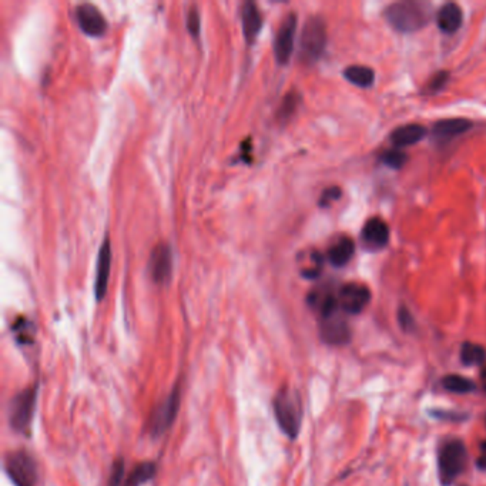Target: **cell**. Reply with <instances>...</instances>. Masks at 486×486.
<instances>
[{"instance_id": "6da1fadb", "label": "cell", "mask_w": 486, "mask_h": 486, "mask_svg": "<svg viewBox=\"0 0 486 486\" xmlns=\"http://www.w3.org/2000/svg\"><path fill=\"white\" fill-rule=\"evenodd\" d=\"M272 409L280 430L290 439H297L302 423V402L298 392L284 385L272 400Z\"/></svg>"}, {"instance_id": "7a4b0ae2", "label": "cell", "mask_w": 486, "mask_h": 486, "mask_svg": "<svg viewBox=\"0 0 486 486\" xmlns=\"http://www.w3.org/2000/svg\"><path fill=\"white\" fill-rule=\"evenodd\" d=\"M385 19L398 32L414 33L428 23L430 15L416 2H400L385 9Z\"/></svg>"}, {"instance_id": "3957f363", "label": "cell", "mask_w": 486, "mask_h": 486, "mask_svg": "<svg viewBox=\"0 0 486 486\" xmlns=\"http://www.w3.org/2000/svg\"><path fill=\"white\" fill-rule=\"evenodd\" d=\"M467 465V448L461 439L446 441L438 453V471L442 486H450Z\"/></svg>"}, {"instance_id": "277c9868", "label": "cell", "mask_w": 486, "mask_h": 486, "mask_svg": "<svg viewBox=\"0 0 486 486\" xmlns=\"http://www.w3.org/2000/svg\"><path fill=\"white\" fill-rule=\"evenodd\" d=\"M327 45V27L321 17H310L302 27L299 39V58L313 65L321 57Z\"/></svg>"}, {"instance_id": "5b68a950", "label": "cell", "mask_w": 486, "mask_h": 486, "mask_svg": "<svg viewBox=\"0 0 486 486\" xmlns=\"http://www.w3.org/2000/svg\"><path fill=\"white\" fill-rule=\"evenodd\" d=\"M38 401V386H29L20 391L10 401L9 423L15 432L26 434L32 425Z\"/></svg>"}, {"instance_id": "8992f818", "label": "cell", "mask_w": 486, "mask_h": 486, "mask_svg": "<svg viewBox=\"0 0 486 486\" xmlns=\"http://www.w3.org/2000/svg\"><path fill=\"white\" fill-rule=\"evenodd\" d=\"M181 404L180 385H175L167 397L153 409L148 416L147 430L153 438L162 437L167 432L175 421Z\"/></svg>"}, {"instance_id": "52a82bcc", "label": "cell", "mask_w": 486, "mask_h": 486, "mask_svg": "<svg viewBox=\"0 0 486 486\" xmlns=\"http://www.w3.org/2000/svg\"><path fill=\"white\" fill-rule=\"evenodd\" d=\"M6 473L15 486H36L38 485V465L35 458L27 450L9 452L5 462Z\"/></svg>"}, {"instance_id": "ba28073f", "label": "cell", "mask_w": 486, "mask_h": 486, "mask_svg": "<svg viewBox=\"0 0 486 486\" xmlns=\"http://www.w3.org/2000/svg\"><path fill=\"white\" fill-rule=\"evenodd\" d=\"M338 306L340 310L350 315H356L363 311L370 301H371V292L366 285L361 284H345L340 292H338Z\"/></svg>"}, {"instance_id": "9c48e42d", "label": "cell", "mask_w": 486, "mask_h": 486, "mask_svg": "<svg viewBox=\"0 0 486 486\" xmlns=\"http://www.w3.org/2000/svg\"><path fill=\"white\" fill-rule=\"evenodd\" d=\"M320 336L328 345H345L351 340L348 322L338 314H332L320 320Z\"/></svg>"}, {"instance_id": "30bf717a", "label": "cell", "mask_w": 486, "mask_h": 486, "mask_svg": "<svg viewBox=\"0 0 486 486\" xmlns=\"http://www.w3.org/2000/svg\"><path fill=\"white\" fill-rule=\"evenodd\" d=\"M295 30H297V16L295 13H288L283 19L277 30V36L274 42V54H276L277 62L281 65L288 63V60L292 54L294 42H295Z\"/></svg>"}, {"instance_id": "8fae6325", "label": "cell", "mask_w": 486, "mask_h": 486, "mask_svg": "<svg viewBox=\"0 0 486 486\" xmlns=\"http://www.w3.org/2000/svg\"><path fill=\"white\" fill-rule=\"evenodd\" d=\"M76 19L83 32L88 36H102L107 29V20L92 3H81L76 8Z\"/></svg>"}, {"instance_id": "7c38bea8", "label": "cell", "mask_w": 486, "mask_h": 486, "mask_svg": "<svg viewBox=\"0 0 486 486\" xmlns=\"http://www.w3.org/2000/svg\"><path fill=\"white\" fill-rule=\"evenodd\" d=\"M150 276L157 284H164L171 274V251L166 242H159L153 249L148 260Z\"/></svg>"}, {"instance_id": "4fadbf2b", "label": "cell", "mask_w": 486, "mask_h": 486, "mask_svg": "<svg viewBox=\"0 0 486 486\" xmlns=\"http://www.w3.org/2000/svg\"><path fill=\"white\" fill-rule=\"evenodd\" d=\"M110 267H111V251H110V241L109 237H104L97 257L96 267V281H95V294L96 299L102 301L107 292V284L110 277Z\"/></svg>"}, {"instance_id": "5bb4252c", "label": "cell", "mask_w": 486, "mask_h": 486, "mask_svg": "<svg viewBox=\"0 0 486 486\" xmlns=\"http://www.w3.org/2000/svg\"><path fill=\"white\" fill-rule=\"evenodd\" d=\"M362 241L373 250L384 249L389 241V228L386 223L378 217L368 220L362 228Z\"/></svg>"}, {"instance_id": "9a60e30c", "label": "cell", "mask_w": 486, "mask_h": 486, "mask_svg": "<svg viewBox=\"0 0 486 486\" xmlns=\"http://www.w3.org/2000/svg\"><path fill=\"white\" fill-rule=\"evenodd\" d=\"M241 20H242V33H244L247 43H253L261 30L262 19L257 5L251 2V0H247V2L242 3Z\"/></svg>"}, {"instance_id": "2e32d148", "label": "cell", "mask_w": 486, "mask_h": 486, "mask_svg": "<svg viewBox=\"0 0 486 486\" xmlns=\"http://www.w3.org/2000/svg\"><path fill=\"white\" fill-rule=\"evenodd\" d=\"M462 19V10L457 3H446L439 9L437 15V24L444 33L452 35L461 29Z\"/></svg>"}, {"instance_id": "e0dca14e", "label": "cell", "mask_w": 486, "mask_h": 486, "mask_svg": "<svg viewBox=\"0 0 486 486\" xmlns=\"http://www.w3.org/2000/svg\"><path fill=\"white\" fill-rule=\"evenodd\" d=\"M472 129V123L467 118H445L434 126L432 133L438 140H450Z\"/></svg>"}, {"instance_id": "ac0fdd59", "label": "cell", "mask_w": 486, "mask_h": 486, "mask_svg": "<svg viewBox=\"0 0 486 486\" xmlns=\"http://www.w3.org/2000/svg\"><path fill=\"white\" fill-rule=\"evenodd\" d=\"M425 136H427V129L421 125H407L395 129L391 134V141L397 148L408 147L419 143Z\"/></svg>"}, {"instance_id": "d6986e66", "label": "cell", "mask_w": 486, "mask_h": 486, "mask_svg": "<svg viewBox=\"0 0 486 486\" xmlns=\"http://www.w3.org/2000/svg\"><path fill=\"white\" fill-rule=\"evenodd\" d=\"M354 253H355L354 241L350 237H343L329 247L327 257L332 265L344 267L345 264L350 262Z\"/></svg>"}, {"instance_id": "ffe728a7", "label": "cell", "mask_w": 486, "mask_h": 486, "mask_svg": "<svg viewBox=\"0 0 486 486\" xmlns=\"http://www.w3.org/2000/svg\"><path fill=\"white\" fill-rule=\"evenodd\" d=\"M157 475V465L155 462H141L132 469L126 478L123 486H141L146 482L151 480Z\"/></svg>"}, {"instance_id": "44dd1931", "label": "cell", "mask_w": 486, "mask_h": 486, "mask_svg": "<svg viewBox=\"0 0 486 486\" xmlns=\"http://www.w3.org/2000/svg\"><path fill=\"white\" fill-rule=\"evenodd\" d=\"M344 76L350 83L362 88L371 87L375 80L374 70L367 66H350L345 69Z\"/></svg>"}, {"instance_id": "7402d4cb", "label": "cell", "mask_w": 486, "mask_h": 486, "mask_svg": "<svg viewBox=\"0 0 486 486\" xmlns=\"http://www.w3.org/2000/svg\"><path fill=\"white\" fill-rule=\"evenodd\" d=\"M486 359V350L473 343H465L461 347V361L467 367H475L480 366Z\"/></svg>"}, {"instance_id": "603a6c76", "label": "cell", "mask_w": 486, "mask_h": 486, "mask_svg": "<svg viewBox=\"0 0 486 486\" xmlns=\"http://www.w3.org/2000/svg\"><path fill=\"white\" fill-rule=\"evenodd\" d=\"M13 332H15V338L19 344L22 345H29L33 344L35 341V327L33 324L27 321L26 318H19L13 327H12Z\"/></svg>"}, {"instance_id": "cb8c5ba5", "label": "cell", "mask_w": 486, "mask_h": 486, "mask_svg": "<svg viewBox=\"0 0 486 486\" xmlns=\"http://www.w3.org/2000/svg\"><path fill=\"white\" fill-rule=\"evenodd\" d=\"M442 386L453 393H468L475 389V384L462 375H446L442 379Z\"/></svg>"}, {"instance_id": "d4e9b609", "label": "cell", "mask_w": 486, "mask_h": 486, "mask_svg": "<svg viewBox=\"0 0 486 486\" xmlns=\"http://www.w3.org/2000/svg\"><path fill=\"white\" fill-rule=\"evenodd\" d=\"M381 162L388 166L389 168H393V170H398L401 168L405 162H407V155L404 153L402 150L400 148H391V150H386L385 153L381 156Z\"/></svg>"}, {"instance_id": "484cf974", "label": "cell", "mask_w": 486, "mask_h": 486, "mask_svg": "<svg viewBox=\"0 0 486 486\" xmlns=\"http://www.w3.org/2000/svg\"><path fill=\"white\" fill-rule=\"evenodd\" d=\"M322 268V257L318 253H311L308 262L301 268V274L306 279H315Z\"/></svg>"}, {"instance_id": "4316f807", "label": "cell", "mask_w": 486, "mask_h": 486, "mask_svg": "<svg viewBox=\"0 0 486 486\" xmlns=\"http://www.w3.org/2000/svg\"><path fill=\"white\" fill-rule=\"evenodd\" d=\"M125 461L116 460L109 476V486H121L125 483Z\"/></svg>"}, {"instance_id": "83f0119b", "label": "cell", "mask_w": 486, "mask_h": 486, "mask_svg": "<svg viewBox=\"0 0 486 486\" xmlns=\"http://www.w3.org/2000/svg\"><path fill=\"white\" fill-rule=\"evenodd\" d=\"M297 106H298V95H295V93L287 95L284 97V100H283V104H281V109L279 111V116L281 118L287 120L290 116H292V113L295 111Z\"/></svg>"}, {"instance_id": "f1b7e54d", "label": "cell", "mask_w": 486, "mask_h": 486, "mask_svg": "<svg viewBox=\"0 0 486 486\" xmlns=\"http://www.w3.org/2000/svg\"><path fill=\"white\" fill-rule=\"evenodd\" d=\"M187 27L193 36H196V38L198 36V33H200V13H198L197 6H193L189 12Z\"/></svg>"}, {"instance_id": "f546056e", "label": "cell", "mask_w": 486, "mask_h": 486, "mask_svg": "<svg viewBox=\"0 0 486 486\" xmlns=\"http://www.w3.org/2000/svg\"><path fill=\"white\" fill-rule=\"evenodd\" d=\"M340 197H341V189H340V187H336V186L329 187V189H327V190L322 193L321 200H320V205H321V207H327V205H329L332 201L338 200Z\"/></svg>"}, {"instance_id": "4dcf8cb0", "label": "cell", "mask_w": 486, "mask_h": 486, "mask_svg": "<svg viewBox=\"0 0 486 486\" xmlns=\"http://www.w3.org/2000/svg\"><path fill=\"white\" fill-rule=\"evenodd\" d=\"M448 79H449V73H448V72H439V73H437V75L431 79V81H430V90H432V92H438V90H441V88L446 84Z\"/></svg>"}, {"instance_id": "1f68e13d", "label": "cell", "mask_w": 486, "mask_h": 486, "mask_svg": "<svg viewBox=\"0 0 486 486\" xmlns=\"http://www.w3.org/2000/svg\"><path fill=\"white\" fill-rule=\"evenodd\" d=\"M398 320H400V324H401L402 329H405V331H409V329H412V328L415 327L414 318H412L411 313L408 311V308H405V307H402V308L400 310V313H398Z\"/></svg>"}, {"instance_id": "d6a6232c", "label": "cell", "mask_w": 486, "mask_h": 486, "mask_svg": "<svg viewBox=\"0 0 486 486\" xmlns=\"http://www.w3.org/2000/svg\"><path fill=\"white\" fill-rule=\"evenodd\" d=\"M432 414L437 416V418H441V419H448V421H462L464 419V415L462 414H457V412H444V411H432Z\"/></svg>"}, {"instance_id": "836d02e7", "label": "cell", "mask_w": 486, "mask_h": 486, "mask_svg": "<svg viewBox=\"0 0 486 486\" xmlns=\"http://www.w3.org/2000/svg\"><path fill=\"white\" fill-rule=\"evenodd\" d=\"M476 465L479 469H483V471L486 469V442L480 444V455H479Z\"/></svg>"}, {"instance_id": "e575fe53", "label": "cell", "mask_w": 486, "mask_h": 486, "mask_svg": "<svg viewBox=\"0 0 486 486\" xmlns=\"http://www.w3.org/2000/svg\"><path fill=\"white\" fill-rule=\"evenodd\" d=\"M480 378H482V384H483V388L486 389V367L482 370L480 373Z\"/></svg>"}]
</instances>
